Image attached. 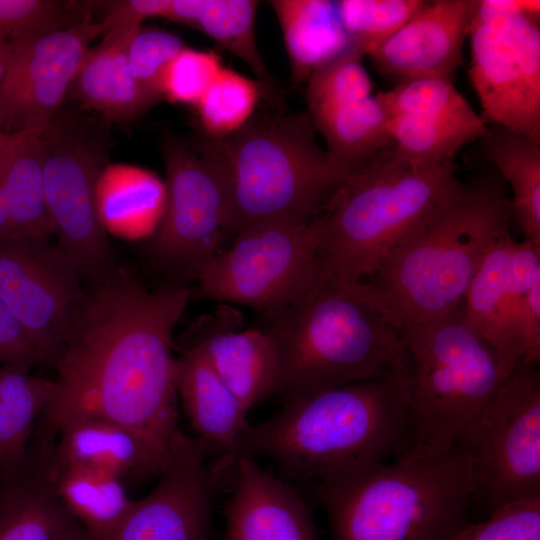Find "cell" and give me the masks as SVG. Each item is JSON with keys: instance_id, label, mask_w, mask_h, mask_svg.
<instances>
[{"instance_id": "6da1fadb", "label": "cell", "mask_w": 540, "mask_h": 540, "mask_svg": "<svg viewBox=\"0 0 540 540\" xmlns=\"http://www.w3.org/2000/svg\"><path fill=\"white\" fill-rule=\"evenodd\" d=\"M191 295L181 283L148 289L120 266L88 282L38 428L56 436L76 420L109 421L168 455L181 432L172 333Z\"/></svg>"}, {"instance_id": "7a4b0ae2", "label": "cell", "mask_w": 540, "mask_h": 540, "mask_svg": "<svg viewBox=\"0 0 540 540\" xmlns=\"http://www.w3.org/2000/svg\"><path fill=\"white\" fill-rule=\"evenodd\" d=\"M511 199L501 176L477 175L455 191L384 259L351 284L400 331L456 310L487 252L510 236Z\"/></svg>"}, {"instance_id": "3957f363", "label": "cell", "mask_w": 540, "mask_h": 540, "mask_svg": "<svg viewBox=\"0 0 540 540\" xmlns=\"http://www.w3.org/2000/svg\"><path fill=\"white\" fill-rule=\"evenodd\" d=\"M411 447L403 371L286 398L238 444L272 460L285 481H324L396 458Z\"/></svg>"}, {"instance_id": "277c9868", "label": "cell", "mask_w": 540, "mask_h": 540, "mask_svg": "<svg viewBox=\"0 0 540 540\" xmlns=\"http://www.w3.org/2000/svg\"><path fill=\"white\" fill-rule=\"evenodd\" d=\"M332 540H448L470 523L466 458L410 447L391 460L317 481Z\"/></svg>"}, {"instance_id": "5b68a950", "label": "cell", "mask_w": 540, "mask_h": 540, "mask_svg": "<svg viewBox=\"0 0 540 540\" xmlns=\"http://www.w3.org/2000/svg\"><path fill=\"white\" fill-rule=\"evenodd\" d=\"M454 163L414 166L394 145L349 174L311 222L322 278H370L388 254L460 185Z\"/></svg>"}, {"instance_id": "8992f818", "label": "cell", "mask_w": 540, "mask_h": 540, "mask_svg": "<svg viewBox=\"0 0 540 540\" xmlns=\"http://www.w3.org/2000/svg\"><path fill=\"white\" fill-rule=\"evenodd\" d=\"M307 112L257 108L237 132L219 140L230 198V229L310 224L345 179L316 141Z\"/></svg>"}, {"instance_id": "52a82bcc", "label": "cell", "mask_w": 540, "mask_h": 540, "mask_svg": "<svg viewBox=\"0 0 540 540\" xmlns=\"http://www.w3.org/2000/svg\"><path fill=\"white\" fill-rule=\"evenodd\" d=\"M286 398L383 377L403 368L400 332L350 285L325 278L267 313Z\"/></svg>"}, {"instance_id": "ba28073f", "label": "cell", "mask_w": 540, "mask_h": 540, "mask_svg": "<svg viewBox=\"0 0 540 540\" xmlns=\"http://www.w3.org/2000/svg\"><path fill=\"white\" fill-rule=\"evenodd\" d=\"M399 332L411 447L448 450L509 375L462 305Z\"/></svg>"}, {"instance_id": "9c48e42d", "label": "cell", "mask_w": 540, "mask_h": 540, "mask_svg": "<svg viewBox=\"0 0 540 540\" xmlns=\"http://www.w3.org/2000/svg\"><path fill=\"white\" fill-rule=\"evenodd\" d=\"M110 128L100 116L64 103L40 133L44 192L56 245L88 282L119 267L96 204L98 180L112 147Z\"/></svg>"}, {"instance_id": "30bf717a", "label": "cell", "mask_w": 540, "mask_h": 540, "mask_svg": "<svg viewBox=\"0 0 540 540\" xmlns=\"http://www.w3.org/2000/svg\"><path fill=\"white\" fill-rule=\"evenodd\" d=\"M166 199L148 245L158 270L176 283L196 280L232 237L227 169L219 140H164Z\"/></svg>"}, {"instance_id": "8fae6325", "label": "cell", "mask_w": 540, "mask_h": 540, "mask_svg": "<svg viewBox=\"0 0 540 540\" xmlns=\"http://www.w3.org/2000/svg\"><path fill=\"white\" fill-rule=\"evenodd\" d=\"M514 370L454 445L466 458L472 502L488 513L540 499V375Z\"/></svg>"}, {"instance_id": "7c38bea8", "label": "cell", "mask_w": 540, "mask_h": 540, "mask_svg": "<svg viewBox=\"0 0 540 540\" xmlns=\"http://www.w3.org/2000/svg\"><path fill=\"white\" fill-rule=\"evenodd\" d=\"M539 1L477 0L469 77L483 119L540 144Z\"/></svg>"}, {"instance_id": "4fadbf2b", "label": "cell", "mask_w": 540, "mask_h": 540, "mask_svg": "<svg viewBox=\"0 0 540 540\" xmlns=\"http://www.w3.org/2000/svg\"><path fill=\"white\" fill-rule=\"evenodd\" d=\"M320 279L311 223H267L237 233L231 246L201 273L194 294L271 313L297 300Z\"/></svg>"}, {"instance_id": "5bb4252c", "label": "cell", "mask_w": 540, "mask_h": 540, "mask_svg": "<svg viewBox=\"0 0 540 540\" xmlns=\"http://www.w3.org/2000/svg\"><path fill=\"white\" fill-rule=\"evenodd\" d=\"M83 277L50 238L0 237V299L54 366L86 297Z\"/></svg>"}, {"instance_id": "9a60e30c", "label": "cell", "mask_w": 540, "mask_h": 540, "mask_svg": "<svg viewBox=\"0 0 540 540\" xmlns=\"http://www.w3.org/2000/svg\"><path fill=\"white\" fill-rule=\"evenodd\" d=\"M205 454L197 439L181 431L155 488L94 540H209L214 500L235 460L224 455L212 466Z\"/></svg>"}, {"instance_id": "2e32d148", "label": "cell", "mask_w": 540, "mask_h": 540, "mask_svg": "<svg viewBox=\"0 0 540 540\" xmlns=\"http://www.w3.org/2000/svg\"><path fill=\"white\" fill-rule=\"evenodd\" d=\"M364 56L351 43L307 81V113L324 137L327 153L346 176L393 146Z\"/></svg>"}, {"instance_id": "e0dca14e", "label": "cell", "mask_w": 540, "mask_h": 540, "mask_svg": "<svg viewBox=\"0 0 540 540\" xmlns=\"http://www.w3.org/2000/svg\"><path fill=\"white\" fill-rule=\"evenodd\" d=\"M376 95L395 151L414 166L454 163L462 147L491 131L450 80L400 81Z\"/></svg>"}, {"instance_id": "ac0fdd59", "label": "cell", "mask_w": 540, "mask_h": 540, "mask_svg": "<svg viewBox=\"0 0 540 540\" xmlns=\"http://www.w3.org/2000/svg\"><path fill=\"white\" fill-rule=\"evenodd\" d=\"M100 21H86L22 40L0 85V130L17 133L45 124L65 103Z\"/></svg>"}, {"instance_id": "d6986e66", "label": "cell", "mask_w": 540, "mask_h": 540, "mask_svg": "<svg viewBox=\"0 0 540 540\" xmlns=\"http://www.w3.org/2000/svg\"><path fill=\"white\" fill-rule=\"evenodd\" d=\"M540 280V245L499 240L484 256L463 299L467 323L494 349L505 372L522 367L517 322L522 301Z\"/></svg>"}, {"instance_id": "ffe728a7", "label": "cell", "mask_w": 540, "mask_h": 540, "mask_svg": "<svg viewBox=\"0 0 540 540\" xmlns=\"http://www.w3.org/2000/svg\"><path fill=\"white\" fill-rule=\"evenodd\" d=\"M477 0H432L369 57L379 70L400 81L453 80Z\"/></svg>"}, {"instance_id": "44dd1931", "label": "cell", "mask_w": 540, "mask_h": 540, "mask_svg": "<svg viewBox=\"0 0 540 540\" xmlns=\"http://www.w3.org/2000/svg\"><path fill=\"white\" fill-rule=\"evenodd\" d=\"M55 438L35 433L24 464L0 475V540H84L59 498L52 470Z\"/></svg>"}, {"instance_id": "7402d4cb", "label": "cell", "mask_w": 540, "mask_h": 540, "mask_svg": "<svg viewBox=\"0 0 540 540\" xmlns=\"http://www.w3.org/2000/svg\"><path fill=\"white\" fill-rule=\"evenodd\" d=\"M233 471L224 540H317L308 504L287 481L246 455Z\"/></svg>"}, {"instance_id": "603a6c76", "label": "cell", "mask_w": 540, "mask_h": 540, "mask_svg": "<svg viewBox=\"0 0 540 540\" xmlns=\"http://www.w3.org/2000/svg\"><path fill=\"white\" fill-rule=\"evenodd\" d=\"M56 438L55 466L100 470L124 482L158 477L169 457L127 427L104 420L70 422L56 432Z\"/></svg>"}, {"instance_id": "cb8c5ba5", "label": "cell", "mask_w": 540, "mask_h": 540, "mask_svg": "<svg viewBox=\"0 0 540 540\" xmlns=\"http://www.w3.org/2000/svg\"><path fill=\"white\" fill-rule=\"evenodd\" d=\"M174 379L190 425L205 450L236 458L242 435L251 426L248 410L214 370L201 347L189 344L175 359Z\"/></svg>"}, {"instance_id": "d4e9b609", "label": "cell", "mask_w": 540, "mask_h": 540, "mask_svg": "<svg viewBox=\"0 0 540 540\" xmlns=\"http://www.w3.org/2000/svg\"><path fill=\"white\" fill-rule=\"evenodd\" d=\"M139 27L103 35L87 51L69 90L82 109L110 124L131 122L162 100L142 87L129 69L127 45Z\"/></svg>"}, {"instance_id": "484cf974", "label": "cell", "mask_w": 540, "mask_h": 540, "mask_svg": "<svg viewBox=\"0 0 540 540\" xmlns=\"http://www.w3.org/2000/svg\"><path fill=\"white\" fill-rule=\"evenodd\" d=\"M190 344L201 347L219 377L247 410L279 392L280 354L276 341L265 329L240 331L220 325L205 330Z\"/></svg>"}, {"instance_id": "4316f807", "label": "cell", "mask_w": 540, "mask_h": 540, "mask_svg": "<svg viewBox=\"0 0 540 540\" xmlns=\"http://www.w3.org/2000/svg\"><path fill=\"white\" fill-rule=\"evenodd\" d=\"M44 125L20 131L0 157V195L10 219V237L54 236L43 182L40 133Z\"/></svg>"}, {"instance_id": "83f0119b", "label": "cell", "mask_w": 540, "mask_h": 540, "mask_svg": "<svg viewBox=\"0 0 540 540\" xmlns=\"http://www.w3.org/2000/svg\"><path fill=\"white\" fill-rule=\"evenodd\" d=\"M295 85L307 82L326 62L351 45L336 2L273 0Z\"/></svg>"}, {"instance_id": "f1b7e54d", "label": "cell", "mask_w": 540, "mask_h": 540, "mask_svg": "<svg viewBox=\"0 0 540 540\" xmlns=\"http://www.w3.org/2000/svg\"><path fill=\"white\" fill-rule=\"evenodd\" d=\"M165 199V183L138 166L108 163L98 180L97 212L107 233L138 237L154 232Z\"/></svg>"}, {"instance_id": "f546056e", "label": "cell", "mask_w": 540, "mask_h": 540, "mask_svg": "<svg viewBox=\"0 0 540 540\" xmlns=\"http://www.w3.org/2000/svg\"><path fill=\"white\" fill-rule=\"evenodd\" d=\"M481 144L485 158L512 189V218L524 241L540 245V144L500 127Z\"/></svg>"}, {"instance_id": "4dcf8cb0", "label": "cell", "mask_w": 540, "mask_h": 540, "mask_svg": "<svg viewBox=\"0 0 540 540\" xmlns=\"http://www.w3.org/2000/svg\"><path fill=\"white\" fill-rule=\"evenodd\" d=\"M12 365L0 368V475L25 462L37 419L50 403L54 380Z\"/></svg>"}, {"instance_id": "1f68e13d", "label": "cell", "mask_w": 540, "mask_h": 540, "mask_svg": "<svg viewBox=\"0 0 540 540\" xmlns=\"http://www.w3.org/2000/svg\"><path fill=\"white\" fill-rule=\"evenodd\" d=\"M253 0H170L166 19L196 28L240 58L258 81L272 79L257 48Z\"/></svg>"}, {"instance_id": "d6a6232c", "label": "cell", "mask_w": 540, "mask_h": 540, "mask_svg": "<svg viewBox=\"0 0 540 540\" xmlns=\"http://www.w3.org/2000/svg\"><path fill=\"white\" fill-rule=\"evenodd\" d=\"M51 464L56 492L84 528V540L107 534L130 507L132 501L119 477L84 467H57L52 460Z\"/></svg>"}, {"instance_id": "836d02e7", "label": "cell", "mask_w": 540, "mask_h": 540, "mask_svg": "<svg viewBox=\"0 0 540 540\" xmlns=\"http://www.w3.org/2000/svg\"><path fill=\"white\" fill-rule=\"evenodd\" d=\"M271 86L223 67L194 106L206 137L221 140L240 130L254 115Z\"/></svg>"}, {"instance_id": "e575fe53", "label": "cell", "mask_w": 540, "mask_h": 540, "mask_svg": "<svg viewBox=\"0 0 540 540\" xmlns=\"http://www.w3.org/2000/svg\"><path fill=\"white\" fill-rule=\"evenodd\" d=\"M425 0H341L338 13L351 43L369 56L397 32Z\"/></svg>"}, {"instance_id": "d590c367", "label": "cell", "mask_w": 540, "mask_h": 540, "mask_svg": "<svg viewBox=\"0 0 540 540\" xmlns=\"http://www.w3.org/2000/svg\"><path fill=\"white\" fill-rule=\"evenodd\" d=\"M94 2L0 0V30L22 40L92 20Z\"/></svg>"}, {"instance_id": "8d00e7d4", "label": "cell", "mask_w": 540, "mask_h": 540, "mask_svg": "<svg viewBox=\"0 0 540 540\" xmlns=\"http://www.w3.org/2000/svg\"><path fill=\"white\" fill-rule=\"evenodd\" d=\"M222 69L216 53L185 47L163 73L162 97L173 103L195 106Z\"/></svg>"}, {"instance_id": "74e56055", "label": "cell", "mask_w": 540, "mask_h": 540, "mask_svg": "<svg viewBox=\"0 0 540 540\" xmlns=\"http://www.w3.org/2000/svg\"><path fill=\"white\" fill-rule=\"evenodd\" d=\"M185 47L177 34L140 26L127 45L130 72L142 87L163 99L160 89L163 73Z\"/></svg>"}, {"instance_id": "f35d334b", "label": "cell", "mask_w": 540, "mask_h": 540, "mask_svg": "<svg viewBox=\"0 0 540 540\" xmlns=\"http://www.w3.org/2000/svg\"><path fill=\"white\" fill-rule=\"evenodd\" d=\"M448 540H540V499L497 509Z\"/></svg>"}, {"instance_id": "ab89813d", "label": "cell", "mask_w": 540, "mask_h": 540, "mask_svg": "<svg viewBox=\"0 0 540 540\" xmlns=\"http://www.w3.org/2000/svg\"><path fill=\"white\" fill-rule=\"evenodd\" d=\"M0 363L28 370L36 365L46 366L33 339L1 299Z\"/></svg>"}, {"instance_id": "60d3db41", "label": "cell", "mask_w": 540, "mask_h": 540, "mask_svg": "<svg viewBox=\"0 0 540 540\" xmlns=\"http://www.w3.org/2000/svg\"><path fill=\"white\" fill-rule=\"evenodd\" d=\"M517 334L522 366H537L540 360V280L524 296Z\"/></svg>"}, {"instance_id": "b9f144b4", "label": "cell", "mask_w": 540, "mask_h": 540, "mask_svg": "<svg viewBox=\"0 0 540 540\" xmlns=\"http://www.w3.org/2000/svg\"><path fill=\"white\" fill-rule=\"evenodd\" d=\"M12 55V42L7 36L0 37V85L3 82Z\"/></svg>"}, {"instance_id": "7bdbcfd3", "label": "cell", "mask_w": 540, "mask_h": 540, "mask_svg": "<svg viewBox=\"0 0 540 540\" xmlns=\"http://www.w3.org/2000/svg\"><path fill=\"white\" fill-rule=\"evenodd\" d=\"M20 132L9 133L0 130V156L15 142Z\"/></svg>"}, {"instance_id": "ee69618b", "label": "cell", "mask_w": 540, "mask_h": 540, "mask_svg": "<svg viewBox=\"0 0 540 540\" xmlns=\"http://www.w3.org/2000/svg\"><path fill=\"white\" fill-rule=\"evenodd\" d=\"M2 36H7V37L9 38L7 32H5V31H3V30H0V37H2Z\"/></svg>"}]
</instances>
